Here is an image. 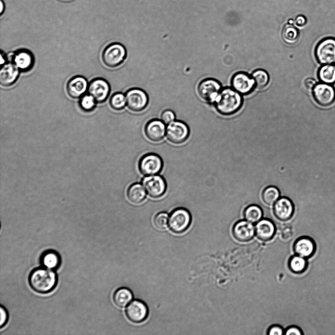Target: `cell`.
I'll list each match as a JSON object with an SVG mask.
<instances>
[{
  "label": "cell",
  "instance_id": "1",
  "mask_svg": "<svg viewBox=\"0 0 335 335\" xmlns=\"http://www.w3.org/2000/svg\"><path fill=\"white\" fill-rule=\"evenodd\" d=\"M214 103L220 113L230 115L241 108L243 99L241 94L233 88H225L222 89Z\"/></svg>",
  "mask_w": 335,
  "mask_h": 335
},
{
  "label": "cell",
  "instance_id": "2",
  "mask_svg": "<svg viewBox=\"0 0 335 335\" xmlns=\"http://www.w3.org/2000/svg\"><path fill=\"white\" fill-rule=\"evenodd\" d=\"M31 288L39 293H45L52 291L57 283V276L52 269L45 267L33 270L29 276Z\"/></svg>",
  "mask_w": 335,
  "mask_h": 335
},
{
  "label": "cell",
  "instance_id": "3",
  "mask_svg": "<svg viewBox=\"0 0 335 335\" xmlns=\"http://www.w3.org/2000/svg\"><path fill=\"white\" fill-rule=\"evenodd\" d=\"M127 51L125 47L119 43L108 45L102 53V61L109 68H115L121 65L125 60Z\"/></svg>",
  "mask_w": 335,
  "mask_h": 335
},
{
  "label": "cell",
  "instance_id": "4",
  "mask_svg": "<svg viewBox=\"0 0 335 335\" xmlns=\"http://www.w3.org/2000/svg\"><path fill=\"white\" fill-rule=\"evenodd\" d=\"M314 55L321 65L335 63V38L328 37L319 41L315 47Z\"/></svg>",
  "mask_w": 335,
  "mask_h": 335
},
{
  "label": "cell",
  "instance_id": "5",
  "mask_svg": "<svg viewBox=\"0 0 335 335\" xmlns=\"http://www.w3.org/2000/svg\"><path fill=\"white\" fill-rule=\"evenodd\" d=\"M191 216L185 208L180 207L174 209L169 218L168 225L174 232L180 233L185 232L189 227Z\"/></svg>",
  "mask_w": 335,
  "mask_h": 335
},
{
  "label": "cell",
  "instance_id": "6",
  "mask_svg": "<svg viewBox=\"0 0 335 335\" xmlns=\"http://www.w3.org/2000/svg\"><path fill=\"white\" fill-rule=\"evenodd\" d=\"M127 106L132 111L140 112L147 106L149 98L143 89L134 87L129 89L125 94Z\"/></svg>",
  "mask_w": 335,
  "mask_h": 335
},
{
  "label": "cell",
  "instance_id": "7",
  "mask_svg": "<svg viewBox=\"0 0 335 335\" xmlns=\"http://www.w3.org/2000/svg\"><path fill=\"white\" fill-rule=\"evenodd\" d=\"M311 92L314 100L321 106H329L335 102V88L333 85L317 83Z\"/></svg>",
  "mask_w": 335,
  "mask_h": 335
},
{
  "label": "cell",
  "instance_id": "8",
  "mask_svg": "<svg viewBox=\"0 0 335 335\" xmlns=\"http://www.w3.org/2000/svg\"><path fill=\"white\" fill-rule=\"evenodd\" d=\"M221 90L220 83L218 80L211 78L202 80L197 87L198 93L200 97L209 103H214Z\"/></svg>",
  "mask_w": 335,
  "mask_h": 335
},
{
  "label": "cell",
  "instance_id": "9",
  "mask_svg": "<svg viewBox=\"0 0 335 335\" xmlns=\"http://www.w3.org/2000/svg\"><path fill=\"white\" fill-rule=\"evenodd\" d=\"M166 134L167 139L171 143L180 144L188 138L189 129L188 126L183 122L177 120L168 125Z\"/></svg>",
  "mask_w": 335,
  "mask_h": 335
},
{
  "label": "cell",
  "instance_id": "10",
  "mask_svg": "<svg viewBox=\"0 0 335 335\" xmlns=\"http://www.w3.org/2000/svg\"><path fill=\"white\" fill-rule=\"evenodd\" d=\"M163 167L161 157L155 154H148L143 155L139 160L138 168L144 175L150 176L159 173Z\"/></svg>",
  "mask_w": 335,
  "mask_h": 335
},
{
  "label": "cell",
  "instance_id": "11",
  "mask_svg": "<svg viewBox=\"0 0 335 335\" xmlns=\"http://www.w3.org/2000/svg\"><path fill=\"white\" fill-rule=\"evenodd\" d=\"M142 184L148 195L154 198L161 197L166 191V181L159 175L145 177L142 180Z\"/></svg>",
  "mask_w": 335,
  "mask_h": 335
},
{
  "label": "cell",
  "instance_id": "12",
  "mask_svg": "<svg viewBox=\"0 0 335 335\" xmlns=\"http://www.w3.org/2000/svg\"><path fill=\"white\" fill-rule=\"evenodd\" d=\"M88 92L98 103L105 101L109 96L110 87L108 81L103 78L92 79L88 84Z\"/></svg>",
  "mask_w": 335,
  "mask_h": 335
},
{
  "label": "cell",
  "instance_id": "13",
  "mask_svg": "<svg viewBox=\"0 0 335 335\" xmlns=\"http://www.w3.org/2000/svg\"><path fill=\"white\" fill-rule=\"evenodd\" d=\"M232 87L241 95L251 93L255 86V82L252 77L244 72H238L232 77Z\"/></svg>",
  "mask_w": 335,
  "mask_h": 335
},
{
  "label": "cell",
  "instance_id": "14",
  "mask_svg": "<svg viewBox=\"0 0 335 335\" xmlns=\"http://www.w3.org/2000/svg\"><path fill=\"white\" fill-rule=\"evenodd\" d=\"M126 314L128 318L131 322L141 323L147 318L148 309L144 302L135 300L130 302L126 308Z\"/></svg>",
  "mask_w": 335,
  "mask_h": 335
},
{
  "label": "cell",
  "instance_id": "15",
  "mask_svg": "<svg viewBox=\"0 0 335 335\" xmlns=\"http://www.w3.org/2000/svg\"><path fill=\"white\" fill-rule=\"evenodd\" d=\"M232 233L234 238L241 242L251 240L255 234V227L247 220H240L233 226Z\"/></svg>",
  "mask_w": 335,
  "mask_h": 335
},
{
  "label": "cell",
  "instance_id": "16",
  "mask_svg": "<svg viewBox=\"0 0 335 335\" xmlns=\"http://www.w3.org/2000/svg\"><path fill=\"white\" fill-rule=\"evenodd\" d=\"M294 212V204L287 197L280 198L274 204V214L281 221H285L289 220L292 216Z\"/></svg>",
  "mask_w": 335,
  "mask_h": 335
},
{
  "label": "cell",
  "instance_id": "17",
  "mask_svg": "<svg viewBox=\"0 0 335 335\" xmlns=\"http://www.w3.org/2000/svg\"><path fill=\"white\" fill-rule=\"evenodd\" d=\"M295 255L307 259L312 257L316 251L314 240L309 236H301L296 240L293 246Z\"/></svg>",
  "mask_w": 335,
  "mask_h": 335
},
{
  "label": "cell",
  "instance_id": "18",
  "mask_svg": "<svg viewBox=\"0 0 335 335\" xmlns=\"http://www.w3.org/2000/svg\"><path fill=\"white\" fill-rule=\"evenodd\" d=\"M165 124L161 120L157 119L149 121L145 127V133L147 137L153 142H159L166 133Z\"/></svg>",
  "mask_w": 335,
  "mask_h": 335
},
{
  "label": "cell",
  "instance_id": "19",
  "mask_svg": "<svg viewBox=\"0 0 335 335\" xmlns=\"http://www.w3.org/2000/svg\"><path fill=\"white\" fill-rule=\"evenodd\" d=\"M88 84L86 79L80 76L71 78L66 85L67 92L68 95L73 99L81 97L87 90Z\"/></svg>",
  "mask_w": 335,
  "mask_h": 335
},
{
  "label": "cell",
  "instance_id": "20",
  "mask_svg": "<svg viewBox=\"0 0 335 335\" xmlns=\"http://www.w3.org/2000/svg\"><path fill=\"white\" fill-rule=\"evenodd\" d=\"M255 234L260 240L268 241L271 240L276 232V227L271 220L267 218L260 219L256 223Z\"/></svg>",
  "mask_w": 335,
  "mask_h": 335
},
{
  "label": "cell",
  "instance_id": "21",
  "mask_svg": "<svg viewBox=\"0 0 335 335\" xmlns=\"http://www.w3.org/2000/svg\"><path fill=\"white\" fill-rule=\"evenodd\" d=\"M19 69L14 63H7L1 66L0 70V83L3 86H9L17 80Z\"/></svg>",
  "mask_w": 335,
  "mask_h": 335
},
{
  "label": "cell",
  "instance_id": "22",
  "mask_svg": "<svg viewBox=\"0 0 335 335\" xmlns=\"http://www.w3.org/2000/svg\"><path fill=\"white\" fill-rule=\"evenodd\" d=\"M34 61L33 54L26 50H21L13 56V63L20 71H29L33 67Z\"/></svg>",
  "mask_w": 335,
  "mask_h": 335
},
{
  "label": "cell",
  "instance_id": "23",
  "mask_svg": "<svg viewBox=\"0 0 335 335\" xmlns=\"http://www.w3.org/2000/svg\"><path fill=\"white\" fill-rule=\"evenodd\" d=\"M318 78L321 82L328 84H335V65H322L317 71Z\"/></svg>",
  "mask_w": 335,
  "mask_h": 335
},
{
  "label": "cell",
  "instance_id": "24",
  "mask_svg": "<svg viewBox=\"0 0 335 335\" xmlns=\"http://www.w3.org/2000/svg\"><path fill=\"white\" fill-rule=\"evenodd\" d=\"M127 195L129 201L134 204L141 203L146 196L142 185L137 183L132 184L129 187Z\"/></svg>",
  "mask_w": 335,
  "mask_h": 335
},
{
  "label": "cell",
  "instance_id": "25",
  "mask_svg": "<svg viewBox=\"0 0 335 335\" xmlns=\"http://www.w3.org/2000/svg\"><path fill=\"white\" fill-rule=\"evenodd\" d=\"M133 294L128 288L122 287L114 293L113 301L116 306L120 308L126 307L131 301Z\"/></svg>",
  "mask_w": 335,
  "mask_h": 335
},
{
  "label": "cell",
  "instance_id": "26",
  "mask_svg": "<svg viewBox=\"0 0 335 335\" xmlns=\"http://www.w3.org/2000/svg\"><path fill=\"white\" fill-rule=\"evenodd\" d=\"M308 263L307 259L295 255L291 257L288 261V267L292 273L301 274L307 269Z\"/></svg>",
  "mask_w": 335,
  "mask_h": 335
},
{
  "label": "cell",
  "instance_id": "27",
  "mask_svg": "<svg viewBox=\"0 0 335 335\" xmlns=\"http://www.w3.org/2000/svg\"><path fill=\"white\" fill-rule=\"evenodd\" d=\"M41 262L44 267L53 270L59 266L60 258L57 252L49 250L43 253L41 257Z\"/></svg>",
  "mask_w": 335,
  "mask_h": 335
},
{
  "label": "cell",
  "instance_id": "28",
  "mask_svg": "<svg viewBox=\"0 0 335 335\" xmlns=\"http://www.w3.org/2000/svg\"><path fill=\"white\" fill-rule=\"evenodd\" d=\"M299 37L298 29L292 24H287L284 26L282 31L283 41L288 44H294Z\"/></svg>",
  "mask_w": 335,
  "mask_h": 335
},
{
  "label": "cell",
  "instance_id": "29",
  "mask_svg": "<svg viewBox=\"0 0 335 335\" xmlns=\"http://www.w3.org/2000/svg\"><path fill=\"white\" fill-rule=\"evenodd\" d=\"M244 219L252 223H256L261 219L263 211L257 205H251L245 208L243 212Z\"/></svg>",
  "mask_w": 335,
  "mask_h": 335
},
{
  "label": "cell",
  "instance_id": "30",
  "mask_svg": "<svg viewBox=\"0 0 335 335\" xmlns=\"http://www.w3.org/2000/svg\"><path fill=\"white\" fill-rule=\"evenodd\" d=\"M280 192L274 186H269L262 191L261 197L263 202L267 205L271 206L280 198Z\"/></svg>",
  "mask_w": 335,
  "mask_h": 335
},
{
  "label": "cell",
  "instance_id": "31",
  "mask_svg": "<svg viewBox=\"0 0 335 335\" xmlns=\"http://www.w3.org/2000/svg\"><path fill=\"white\" fill-rule=\"evenodd\" d=\"M252 77L255 82V86L258 89H262L267 86L269 81L268 73L263 69H258L254 71Z\"/></svg>",
  "mask_w": 335,
  "mask_h": 335
},
{
  "label": "cell",
  "instance_id": "32",
  "mask_svg": "<svg viewBox=\"0 0 335 335\" xmlns=\"http://www.w3.org/2000/svg\"><path fill=\"white\" fill-rule=\"evenodd\" d=\"M109 104L113 109L122 110L127 106L125 95L121 92L113 94L110 98Z\"/></svg>",
  "mask_w": 335,
  "mask_h": 335
},
{
  "label": "cell",
  "instance_id": "33",
  "mask_svg": "<svg viewBox=\"0 0 335 335\" xmlns=\"http://www.w3.org/2000/svg\"><path fill=\"white\" fill-rule=\"evenodd\" d=\"M96 101L90 94L83 95L79 101L81 108L86 112L92 111L95 107Z\"/></svg>",
  "mask_w": 335,
  "mask_h": 335
},
{
  "label": "cell",
  "instance_id": "34",
  "mask_svg": "<svg viewBox=\"0 0 335 335\" xmlns=\"http://www.w3.org/2000/svg\"><path fill=\"white\" fill-rule=\"evenodd\" d=\"M168 215L164 212L157 214L154 219V224L156 228L163 230L167 228L168 225Z\"/></svg>",
  "mask_w": 335,
  "mask_h": 335
},
{
  "label": "cell",
  "instance_id": "35",
  "mask_svg": "<svg viewBox=\"0 0 335 335\" xmlns=\"http://www.w3.org/2000/svg\"><path fill=\"white\" fill-rule=\"evenodd\" d=\"M176 118V114L171 109H166L163 111L160 115V120L165 125H168L174 121Z\"/></svg>",
  "mask_w": 335,
  "mask_h": 335
},
{
  "label": "cell",
  "instance_id": "36",
  "mask_svg": "<svg viewBox=\"0 0 335 335\" xmlns=\"http://www.w3.org/2000/svg\"><path fill=\"white\" fill-rule=\"evenodd\" d=\"M284 331L281 326L274 325L268 329L267 334L269 335H282L284 334Z\"/></svg>",
  "mask_w": 335,
  "mask_h": 335
},
{
  "label": "cell",
  "instance_id": "37",
  "mask_svg": "<svg viewBox=\"0 0 335 335\" xmlns=\"http://www.w3.org/2000/svg\"><path fill=\"white\" fill-rule=\"evenodd\" d=\"M284 334L286 335H301L303 333L298 327L292 326L284 331Z\"/></svg>",
  "mask_w": 335,
  "mask_h": 335
},
{
  "label": "cell",
  "instance_id": "38",
  "mask_svg": "<svg viewBox=\"0 0 335 335\" xmlns=\"http://www.w3.org/2000/svg\"><path fill=\"white\" fill-rule=\"evenodd\" d=\"M0 311L1 315L0 326V327L2 328L7 322L8 315L7 311L2 306L0 307Z\"/></svg>",
  "mask_w": 335,
  "mask_h": 335
},
{
  "label": "cell",
  "instance_id": "39",
  "mask_svg": "<svg viewBox=\"0 0 335 335\" xmlns=\"http://www.w3.org/2000/svg\"><path fill=\"white\" fill-rule=\"evenodd\" d=\"M316 84V81L314 78L311 77L306 78L304 81L305 87L309 90H312Z\"/></svg>",
  "mask_w": 335,
  "mask_h": 335
},
{
  "label": "cell",
  "instance_id": "40",
  "mask_svg": "<svg viewBox=\"0 0 335 335\" xmlns=\"http://www.w3.org/2000/svg\"><path fill=\"white\" fill-rule=\"evenodd\" d=\"M307 22L306 17L304 15H298L295 19V24L299 26H305Z\"/></svg>",
  "mask_w": 335,
  "mask_h": 335
},
{
  "label": "cell",
  "instance_id": "41",
  "mask_svg": "<svg viewBox=\"0 0 335 335\" xmlns=\"http://www.w3.org/2000/svg\"><path fill=\"white\" fill-rule=\"evenodd\" d=\"M0 58H1L0 65H1V66H2L4 64H5L6 58L5 55H4V52H3L2 51H1V53H0Z\"/></svg>",
  "mask_w": 335,
  "mask_h": 335
},
{
  "label": "cell",
  "instance_id": "42",
  "mask_svg": "<svg viewBox=\"0 0 335 335\" xmlns=\"http://www.w3.org/2000/svg\"><path fill=\"white\" fill-rule=\"evenodd\" d=\"M0 6H1L0 14H1L3 12V3H2V0H0Z\"/></svg>",
  "mask_w": 335,
  "mask_h": 335
},
{
  "label": "cell",
  "instance_id": "43",
  "mask_svg": "<svg viewBox=\"0 0 335 335\" xmlns=\"http://www.w3.org/2000/svg\"><path fill=\"white\" fill-rule=\"evenodd\" d=\"M288 22H289V24H292L293 23V22H294V21H293V20H290L288 21Z\"/></svg>",
  "mask_w": 335,
  "mask_h": 335
},
{
  "label": "cell",
  "instance_id": "44",
  "mask_svg": "<svg viewBox=\"0 0 335 335\" xmlns=\"http://www.w3.org/2000/svg\"></svg>",
  "mask_w": 335,
  "mask_h": 335
}]
</instances>
